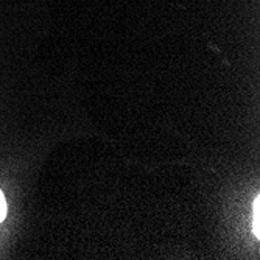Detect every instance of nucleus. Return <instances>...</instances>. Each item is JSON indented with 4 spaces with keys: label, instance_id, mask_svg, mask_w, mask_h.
<instances>
[{
    "label": "nucleus",
    "instance_id": "2",
    "mask_svg": "<svg viewBox=\"0 0 260 260\" xmlns=\"http://www.w3.org/2000/svg\"><path fill=\"white\" fill-rule=\"evenodd\" d=\"M5 217H7V201H5L2 190H0V223L4 221Z\"/></svg>",
    "mask_w": 260,
    "mask_h": 260
},
{
    "label": "nucleus",
    "instance_id": "1",
    "mask_svg": "<svg viewBox=\"0 0 260 260\" xmlns=\"http://www.w3.org/2000/svg\"><path fill=\"white\" fill-rule=\"evenodd\" d=\"M258 203H260V198L257 197L255 198V201H254V207H252V210H254V218H252V226H254V235L258 239L260 237V228H258V212H260V207H258Z\"/></svg>",
    "mask_w": 260,
    "mask_h": 260
}]
</instances>
